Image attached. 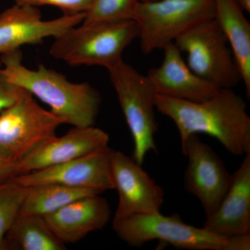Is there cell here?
<instances>
[{
	"label": "cell",
	"mask_w": 250,
	"mask_h": 250,
	"mask_svg": "<svg viewBox=\"0 0 250 250\" xmlns=\"http://www.w3.org/2000/svg\"><path fill=\"white\" fill-rule=\"evenodd\" d=\"M215 0L139 1L133 21L139 29L141 52L164 49L195 24L214 18Z\"/></svg>",
	"instance_id": "obj_4"
},
{
	"label": "cell",
	"mask_w": 250,
	"mask_h": 250,
	"mask_svg": "<svg viewBox=\"0 0 250 250\" xmlns=\"http://www.w3.org/2000/svg\"><path fill=\"white\" fill-rule=\"evenodd\" d=\"M250 233L228 236L226 250H250Z\"/></svg>",
	"instance_id": "obj_24"
},
{
	"label": "cell",
	"mask_w": 250,
	"mask_h": 250,
	"mask_svg": "<svg viewBox=\"0 0 250 250\" xmlns=\"http://www.w3.org/2000/svg\"><path fill=\"white\" fill-rule=\"evenodd\" d=\"M236 0H215V19L223 30L246 94L250 96V24Z\"/></svg>",
	"instance_id": "obj_17"
},
{
	"label": "cell",
	"mask_w": 250,
	"mask_h": 250,
	"mask_svg": "<svg viewBox=\"0 0 250 250\" xmlns=\"http://www.w3.org/2000/svg\"><path fill=\"white\" fill-rule=\"evenodd\" d=\"M107 200L99 194L82 197L43 217L59 239L75 243L93 231L103 229L111 218Z\"/></svg>",
	"instance_id": "obj_15"
},
{
	"label": "cell",
	"mask_w": 250,
	"mask_h": 250,
	"mask_svg": "<svg viewBox=\"0 0 250 250\" xmlns=\"http://www.w3.org/2000/svg\"><path fill=\"white\" fill-rule=\"evenodd\" d=\"M0 59L8 81L48 105L64 124L79 127L95 124L102 97L93 85L72 83L65 75L43 65L35 70L27 68L22 64L21 49L1 54Z\"/></svg>",
	"instance_id": "obj_2"
},
{
	"label": "cell",
	"mask_w": 250,
	"mask_h": 250,
	"mask_svg": "<svg viewBox=\"0 0 250 250\" xmlns=\"http://www.w3.org/2000/svg\"><path fill=\"white\" fill-rule=\"evenodd\" d=\"M111 174L113 187L118 194L113 220L160 211L164 202V190L133 158L113 151Z\"/></svg>",
	"instance_id": "obj_11"
},
{
	"label": "cell",
	"mask_w": 250,
	"mask_h": 250,
	"mask_svg": "<svg viewBox=\"0 0 250 250\" xmlns=\"http://www.w3.org/2000/svg\"><path fill=\"white\" fill-rule=\"evenodd\" d=\"M85 13L63 15L43 21L39 8L16 4L0 14V54L14 52L25 45H37L83 22Z\"/></svg>",
	"instance_id": "obj_12"
},
{
	"label": "cell",
	"mask_w": 250,
	"mask_h": 250,
	"mask_svg": "<svg viewBox=\"0 0 250 250\" xmlns=\"http://www.w3.org/2000/svg\"><path fill=\"white\" fill-rule=\"evenodd\" d=\"M163 50L164 59L161 65L150 69L146 75L157 95L202 102L218 93L220 88L190 70L174 42Z\"/></svg>",
	"instance_id": "obj_14"
},
{
	"label": "cell",
	"mask_w": 250,
	"mask_h": 250,
	"mask_svg": "<svg viewBox=\"0 0 250 250\" xmlns=\"http://www.w3.org/2000/svg\"><path fill=\"white\" fill-rule=\"evenodd\" d=\"M24 250H64L65 243L54 234L43 217L19 214L6 236V246Z\"/></svg>",
	"instance_id": "obj_19"
},
{
	"label": "cell",
	"mask_w": 250,
	"mask_h": 250,
	"mask_svg": "<svg viewBox=\"0 0 250 250\" xmlns=\"http://www.w3.org/2000/svg\"><path fill=\"white\" fill-rule=\"evenodd\" d=\"M113 231L129 246L140 248L153 240L168 243L179 249L226 250L228 236L184 223L177 213L161 212L133 215L113 220Z\"/></svg>",
	"instance_id": "obj_6"
},
{
	"label": "cell",
	"mask_w": 250,
	"mask_h": 250,
	"mask_svg": "<svg viewBox=\"0 0 250 250\" xmlns=\"http://www.w3.org/2000/svg\"><path fill=\"white\" fill-rule=\"evenodd\" d=\"M16 4H27L39 7L52 6L59 8L63 15L85 13L91 6L93 0H14Z\"/></svg>",
	"instance_id": "obj_22"
},
{
	"label": "cell",
	"mask_w": 250,
	"mask_h": 250,
	"mask_svg": "<svg viewBox=\"0 0 250 250\" xmlns=\"http://www.w3.org/2000/svg\"><path fill=\"white\" fill-rule=\"evenodd\" d=\"M2 67V62L0 59V113L15 103L21 90L20 87L8 81Z\"/></svg>",
	"instance_id": "obj_23"
},
{
	"label": "cell",
	"mask_w": 250,
	"mask_h": 250,
	"mask_svg": "<svg viewBox=\"0 0 250 250\" xmlns=\"http://www.w3.org/2000/svg\"><path fill=\"white\" fill-rule=\"evenodd\" d=\"M28 190L14 177L0 182V250L6 248V234L20 214Z\"/></svg>",
	"instance_id": "obj_20"
},
{
	"label": "cell",
	"mask_w": 250,
	"mask_h": 250,
	"mask_svg": "<svg viewBox=\"0 0 250 250\" xmlns=\"http://www.w3.org/2000/svg\"><path fill=\"white\" fill-rule=\"evenodd\" d=\"M109 136L94 126H74L66 134L46 141L18 163L19 174L40 170L86 155L108 146Z\"/></svg>",
	"instance_id": "obj_13"
},
{
	"label": "cell",
	"mask_w": 250,
	"mask_h": 250,
	"mask_svg": "<svg viewBox=\"0 0 250 250\" xmlns=\"http://www.w3.org/2000/svg\"><path fill=\"white\" fill-rule=\"evenodd\" d=\"M155 104L156 111L173 121L181 143L190 135L205 134L233 155L250 153V117L244 100L231 88H222L202 102L156 95Z\"/></svg>",
	"instance_id": "obj_1"
},
{
	"label": "cell",
	"mask_w": 250,
	"mask_h": 250,
	"mask_svg": "<svg viewBox=\"0 0 250 250\" xmlns=\"http://www.w3.org/2000/svg\"><path fill=\"white\" fill-rule=\"evenodd\" d=\"M174 43L187 54L190 70L220 89H232L242 82L228 41L215 18L195 24Z\"/></svg>",
	"instance_id": "obj_8"
},
{
	"label": "cell",
	"mask_w": 250,
	"mask_h": 250,
	"mask_svg": "<svg viewBox=\"0 0 250 250\" xmlns=\"http://www.w3.org/2000/svg\"><path fill=\"white\" fill-rule=\"evenodd\" d=\"M182 144V153L187 156L184 174V188L200 200L208 216L218 208L226 195L233 174L229 172L223 160L197 134L190 135Z\"/></svg>",
	"instance_id": "obj_9"
},
{
	"label": "cell",
	"mask_w": 250,
	"mask_h": 250,
	"mask_svg": "<svg viewBox=\"0 0 250 250\" xmlns=\"http://www.w3.org/2000/svg\"><path fill=\"white\" fill-rule=\"evenodd\" d=\"M107 70L134 140L133 159L143 165L148 153L157 152L154 140L158 130L157 94L147 75L140 73L123 60Z\"/></svg>",
	"instance_id": "obj_5"
},
{
	"label": "cell",
	"mask_w": 250,
	"mask_h": 250,
	"mask_svg": "<svg viewBox=\"0 0 250 250\" xmlns=\"http://www.w3.org/2000/svg\"><path fill=\"white\" fill-rule=\"evenodd\" d=\"M203 228L223 236L250 233V153L233 174L226 195Z\"/></svg>",
	"instance_id": "obj_16"
},
{
	"label": "cell",
	"mask_w": 250,
	"mask_h": 250,
	"mask_svg": "<svg viewBox=\"0 0 250 250\" xmlns=\"http://www.w3.org/2000/svg\"><path fill=\"white\" fill-rule=\"evenodd\" d=\"M18 163L6 160L0 156V182L19 175Z\"/></svg>",
	"instance_id": "obj_25"
},
{
	"label": "cell",
	"mask_w": 250,
	"mask_h": 250,
	"mask_svg": "<svg viewBox=\"0 0 250 250\" xmlns=\"http://www.w3.org/2000/svg\"><path fill=\"white\" fill-rule=\"evenodd\" d=\"M113 149L106 146L86 155L59 165L16 176V182L26 187L57 184L101 193L114 189L111 174Z\"/></svg>",
	"instance_id": "obj_10"
},
{
	"label": "cell",
	"mask_w": 250,
	"mask_h": 250,
	"mask_svg": "<svg viewBox=\"0 0 250 250\" xmlns=\"http://www.w3.org/2000/svg\"><path fill=\"white\" fill-rule=\"evenodd\" d=\"M63 124L59 117L41 107L29 92L21 88L15 103L0 113V156L19 162L56 136V131Z\"/></svg>",
	"instance_id": "obj_7"
},
{
	"label": "cell",
	"mask_w": 250,
	"mask_h": 250,
	"mask_svg": "<svg viewBox=\"0 0 250 250\" xmlns=\"http://www.w3.org/2000/svg\"><path fill=\"white\" fill-rule=\"evenodd\" d=\"M139 0H93L82 23L133 20Z\"/></svg>",
	"instance_id": "obj_21"
},
{
	"label": "cell",
	"mask_w": 250,
	"mask_h": 250,
	"mask_svg": "<svg viewBox=\"0 0 250 250\" xmlns=\"http://www.w3.org/2000/svg\"><path fill=\"white\" fill-rule=\"evenodd\" d=\"M139 36L133 20L81 23L54 37L49 54L72 66L99 65L108 70L123 60L125 49Z\"/></svg>",
	"instance_id": "obj_3"
},
{
	"label": "cell",
	"mask_w": 250,
	"mask_h": 250,
	"mask_svg": "<svg viewBox=\"0 0 250 250\" xmlns=\"http://www.w3.org/2000/svg\"><path fill=\"white\" fill-rule=\"evenodd\" d=\"M236 1L244 11L250 12V0H236Z\"/></svg>",
	"instance_id": "obj_26"
},
{
	"label": "cell",
	"mask_w": 250,
	"mask_h": 250,
	"mask_svg": "<svg viewBox=\"0 0 250 250\" xmlns=\"http://www.w3.org/2000/svg\"><path fill=\"white\" fill-rule=\"evenodd\" d=\"M98 192L57 184H45L29 187L20 214L45 217L70 202Z\"/></svg>",
	"instance_id": "obj_18"
},
{
	"label": "cell",
	"mask_w": 250,
	"mask_h": 250,
	"mask_svg": "<svg viewBox=\"0 0 250 250\" xmlns=\"http://www.w3.org/2000/svg\"><path fill=\"white\" fill-rule=\"evenodd\" d=\"M139 1H144V2H146V1H158V0H139Z\"/></svg>",
	"instance_id": "obj_27"
}]
</instances>
